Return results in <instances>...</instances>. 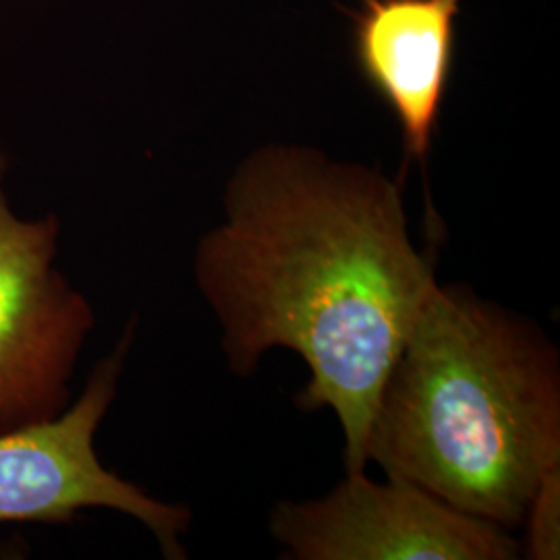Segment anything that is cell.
Listing matches in <instances>:
<instances>
[{
	"label": "cell",
	"mask_w": 560,
	"mask_h": 560,
	"mask_svg": "<svg viewBox=\"0 0 560 560\" xmlns=\"http://www.w3.org/2000/svg\"><path fill=\"white\" fill-rule=\"evenodd\" d=\"M460 0H361L353 50L399 122L407 159L425 161L453 71Z\"/></svg>",
	"instance_id": "6"
},
{
	"label": "cell",
	"mask_w": 560,
	"mask_h": 560,
	"mask_svg": "<svg viewBox=\"0 0 560 560\" xmlns=\"http://www.w3.org/2000/svg\"><path fill=\"white\" fill-rule=\"evenodd\" d=\"M560 469L541 481L525 513L532 559H559Z\"/></svg>",
	"instance_id": "7"
},
{
	"label": "cell",
	"mask_w": 560,
	"mask_h": 560,
	"mask_svg": "<svg viewBox=\"0 0 560 560\" xmlns=\"http://www.w3.org/2000/svg\"><path fill=\"white\" fill-rule=\"evenodd\" d=\"M270 534L300 560H511L506 529L465 515L413 481L347 474L316 501L280 502Z\"/></svg>",
	"instance_id": "5"
},
{
	"label": "cell",
	"mask_w": 560,
	"mask_h": 560,
	"mask_svg": "<svg viewBox=\"0 0 560 560\" xmlns=\"http://www.w3.org/2000/svg\"><path fill=\"white\" fill-rule=\"evenodd\" d=\"M133 337L131 322L110 355L96 363L78 400L57 418L0 432V525L67 523L85 509H108L148 527L166 559H185L179 538L191 513L106 469L94 446Z\"/></svg>",
	"instance_id": "3"
},
{
	"label": "cell",
	"mask_w": 560,
	"mask_h": 560,
	"mask_svg": "<svg viewBox=\"0 0 560 560\" xmlns=\"http://www.w3.org/2000/svg\"><path fill=\"white\" fill-rule=\"evenodd\" d=\"M194 275L229 370L249 376L272 349L298 353L310 370L298 407L330 409L347 474L365 471L382 386L436 284L400 179L305 143L258 145L226 180Z\"/></svg>",
	"instance_id": "1"
},
{
	"label": "cell",
	"mask_w": 560,
	"mask_h": 560,
	"mask_svg": "<svg viewBox=\"0 0 560 560\" xmlns=\"http://www.w3.org/2000/svg\"><path fill=\"white\" fill-rule=\"evenodd\" d=\"M0 150V432L52 420L71 405V382L96 316L57 266L59 219H23L7 191Z\"/></svg>",
	"instance_id": "4"
},
{
	"label": "cell",
	"mask_w": 560,
	"mask_h": 560,
	"mask_svg": "<svg viewBox=\"0 0 560 560\" xmlns=\"http://www.w3.org/2000/svg\"><path fill=\"white\" fill-rule=\"evenodd\" d=\"M365 460L465 515L517 527L560 469V355L536 322L434 284L393 363Z\"/></svg>",
	"instance_id": "2"
}]
</instances>
